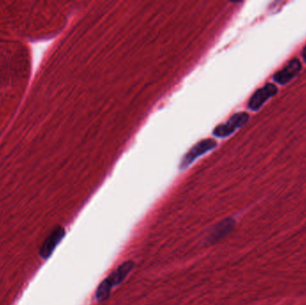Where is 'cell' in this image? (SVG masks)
<instances>
[{
    "instance_id": "5b68a950",
    "label": "cell",
    "mask_w": 306,
    "mask_h": 305,
    "mask_svg": "<svg viewBox=\"0 0 306 305\" xmlns=\"http://www.w3.org/2000/svg\"><path fill=\"white\" fill-rule=\"evenodd\" d=\"M302 65L299 59L295 58L291 60L282 70L278 72L274 76V80L281 85L288 83L301 71Z\"/></svg>"
},
{
    "instance_id": "3957f363",
    "label": "cell",
    "mask_w": 306,
    "mask_h": 305,
    "mask_svg": "<svg viewBox=\"0 0 306 305\" xmlns=\"http://www.w3.org/2000/svg\"><path fill=\"white\" fill-rule=\"evenodd\" d=\"M216 146H217V143L212 139H206L197 143L195 146L191 149V151L182 159V161L180 163V169L182 170L187 168L189 165L194 162L196 158H199L200 156L211 151Z\"/></svg>"
},
{
    "instance_id": "277c9868",
    "label": "cell",
    "mask_w": 306,
    "mask_h": 305,
    "mask_svg": "<svg viewBox=\"0 0 306 305\" xmlns=\"http://www.w3.org/2000/svg\"><path fill=\"white\" fill-rule=\"evenodd\" d=\"M278 92V88L274 84L268 83L265 86L259 89L255 94L251 97L248 103V107L253 111L260 109L261 106L265 103L270 98L275 96Z\"/></svg>"
},
{
    "instance_id": "52a82bcc",
    "label": "cell",
    "mask_w": 306,
    "mask_h": 305,
    "mask_svg": "<svg viewBox=\"0 0 306 305\" xmlns=\"http://www.w3.org/2000/svg\"><path fill=\"white\" fill-rule=\"evenodd\" d=\"M133 266H134V264H133V261L132 260H128L127 262L123 263L118 268V270L114 271L112 274L110 275L107 279V281L109 282V284L111 285V286L114 287L115 285L120 284L123 280L127 278V276L132 271Z\"/></svg>"
},
{
    "instance_id": "7a4b0ae2",
    "label": "cell",
    "mask_w": 306,
    "mask_h": 305,
    "mask_svg": "<svg viewBox=\"0 0 306 305\" xmlns=\"http://www.w3.org/2000/svg\"><path fill=\"white\" fill-rule=\"evenodd\" d=\"M235 220L232 218H227L221 220L210 229L209 234H207L205 238V244H216L218 241L230 234L235 229Z\"/></svg>"
},
{
    "instance_id": "8992f818",
    "label": "cell",
    "mask_w": 306,
    "mask_h": 305,
    "mask_svg": "<svg viewBox=\"0 0 306 305\" xmlns=\"http://www.w3.org/2000/svg\"><path fill=\"white\" fill-rule=\"evenodd\" d=\"M65 235V230L62 228H57L51 233L41 247V254L43 258H49L52 252L55 250L56 245L60 243Z\"/></svg>"
},
{
    "instance_id": "9c48e42d",
    "label": "cell",
    "mask_w": 306,
    "mask_h": 305,
    "mask_svg": "<svg viewBox=\"0 0 306 305\" xmlns=\"http://www.w3.org/2000/svg\"><path fill=\"white\" fill-rule=\"evenodd\" d=\"M303 56H304V59H305V61L306 62V46L305 49H304V51H303Z\"/></svg>"
},
{
    "instance_id": "6da1fadb",
    "label": "cell",
    "mask_w": 306,
    "mask_h": 305,
    "mask_svg": "<svg viewBox=\"0 0 306 305\" xmlns=\"http://www.w3.org/2000/svg\"><path fill=\"white\" fill-rule=\"evenodd\" d=\"M249 120V116L246 113H238L235 114L233 117L224 123L218 126L213 131V135L216 137H228L230 134L235 132L236 129L244 127Z\"/></svg>"
},
{
    "instance_id": "ba28073f",
    "label": "cell",
    "mask_w": 306,
    "mask_h": 305,
    "mask_svg": "<svg viewBox=\"0 0 306 305\" xmlns=\"http://www.w3.org/2000/svg\"><path fill=\"white\" fill-rule=\"evenodd\" d=\"M111 289H112V286L106 279L98 287L97 292H96V299H97L98 302H103V301L107 300Z\"/></svg>"
}]
</instances>
